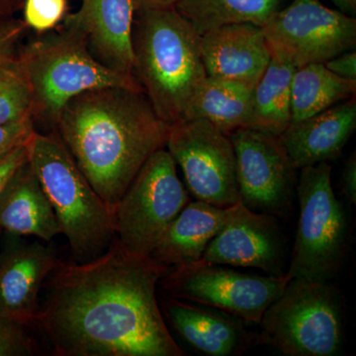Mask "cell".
<instances>
[{"label": "cell", "instance_id": "cell-37", "mask_svg": "<svg viewBox=\"0 0 356 356\" xmlns=\"http://www.w3.org/2000/svg\"><path fill=\"white\" fill-rule=\"evenodd\" d=\"M9 1H13V0H9Z\"/></svg>", "mask_w": 356, "mask_h": 356}, {"label": "cell", "instance_id": "cell-25", "mask_svg": "<svg viewBox=\"0 0 356 356\" xmlns=\"http://www.w3.org/2000/svg\"><path fill=\"white\" fill-rule=\"evenodd\" d=\"M33 118L31 88L16 58L0 65V125Z\"/></svg>", "mask_w": 356, "mask_h": 356}, {"label": "cell", "instance_id": "cell-36", "mask_svg": "<svg viewBox=\"0 0 356 356\" xmlns=\"http://www.w3.org/2000/svg\"><path fill=\"white\" fill-rule=\"evenodd\" d=\"M1 232H2V231H1V229H0V234H1Z\"/></svg>", "mask_w": 356, "mask_h": 356}, {"label": "cell", "instance_id": "cell-15", "mask_svg": "<svg viewBox=\"0 0 356 356\" xmlns=\"http://www.w3.org/2000/svg\"><path fill=\"white\" fill-rule=\"evenodd\" d=\"M60 261L53 248L40 242L7 248L0 257V316L24 325L34 323L44 282Z\"/></svg>", "mask_w": 356, "mask_h": 356}, {"label": "cell", "instance_id": "cell-5", "mask_svg": "<svg viewBox=\"0 0 356 356\" xmlns=\"http://www.w3.org/2000/svg\"><path fill=\"white\" fill-rule=\"evenodd\" d=\"M16 60L31 88L33 120L53 127L65 105L86 91L110 86L144 90L135 76L98 62L86 40L64 25L20 47Z\"/></svg>", "mask_w": 356, "mask_h": 356}, {"label": "cell", "instance_id": "cell-27", "mask_svg": "<svg viewBox=\"0 0 356 356\" xmlns=\"http://www.w3.org/2000/svg\"><path fill=\"white\" fill-rule=\"evenodd\" d=\"M26 327L0 316V356L36 355V344L26 331Z\"/></svg>", "mask_w": 356, "mask_h": 356}, {"label": "cell", "instance_id": "cell-19", "mask_svg": "<svg viewBox=\"0 0 356 356\" xmlns=\"http://www.w3.org/2000/svg\"><path fill=\"white\" fill-rule=\"evenodd\" d=\"M0 229L47 243L62 234L50 201L28 161L0 192Z\"/></svg>", "mask_w": 356, "mask_h": 356}, {"label": "cell", "instance_id": "cell-29", "mask_svg": "<svg viewBox=\"0 0 356 356\" xmlns=\"http://www.w3.org/2000/svg\"><path fill=\"white\" fill-rule=\"evenodd\" d=\"M35 131L33 118L9 125H0V161L16 147L25 145Z\"/></svg>", "mask_w": 356, "mask_h": 356}, {"label": "cell", "instance_id": "cell-34", "mask_svg": "<svg viewBox=\"0 0 356 356\" xmlns=\"http://www.w3.org/2000/svg\"><path fill=\"white\" fill-rule=\"evenodd\" d=\"M341 13L353 16L356 13V0H332Z\"/></svg>", "mask_w": 356, "mask_h": 356}, {"label": "cell", "instance_id": "cell-4", "mask_svg": "<svg viewBox=\"0 0 356 356\" xmlns=\"http://www.w3.org/2000/svg\"><path fill=\"white\" fill-rule=\"evenodd\" d=\"M25 146L28 163L69 242L72 261L97 259L116 238L113 211L89 184L57 132L35 131Z\"/></svg>", "mask_w": 356, "mask_h": 356}, {"label": "cell", "instance_id": "cell-8", "mask_svg": "<svg viewBox=\"0 0 356 356\" xmlns=\"http://www.w3.org/2000/svg\"><path fill=\"white\" fill-rule=\"evenodd\" d=\"M189 203L165 147L152 154L113 209L115 235L133 254L151 255L165 229Z\"/></svg>", "mask_w": 356, "mask_h": 356}, {"label": "cell", "instance_id": "cell-17", "mask_svg": "<svg viewBox=\"0 0 356 356\" xmlns=\"http://www.w3.org/2000/svg\"><path fill=\"white\" fill-rule=\"evenodd\" d=\"M159 305L173 329L204 355H241L257 339L242 320L217 309L172 297H166Z\"/></svg>", "mask_w": 356, "mask_h": 356}, {"label": "cell", "instance_id": "cell-30", "mask_svg": "<svg viewBox=\"0 0 356 356\" xmlns=\"http://www.w3.org/2000/svg\"><path fill=\"white\" fill-rule=\"evenodd\" d=\"M327 70L343 79L356 81V51H348L323 63Z\"/></svg>", "mask_w": 356, "mask_h": 356}, {"label": "cell", "instance_id": "cell-28", "mask_svg": "<svg viewBox=\"0 0 356 356\" xmlns=\"http://www.w3.org/2000/svg\"><path fill=\"white\" fill-rule=\"evenodd\" d=\"M27 26L24 21L0 17V65L17 57Z\"/></svg>", "mask_w": 356, "mask_h": 356}, {"label": "cell", "instance_id": "cell-7", "mask_svg": "<svg viewBox=\"0 0 356 356\" xmlns=\"http://www.w3.org/2000/svg\"><path fill=\"white\" fill-rule=\"evenodd\" d=\"M296 193L298 229L287 273L327 282L341 271L348 250V219L332 185L329 163L301 168Z\"/></svg>", "mask_w": 356, "mask_h": 356}, {"label": "cell", "instance_id": "cell-9", "mask_svg": "<svg viewBox=\"0 0 356 356\" xmlns=\"http://www.w3.org/2000/svg\"><path fill=\"white\" fill-rule=\"evenodd\" d=\"M290 280L287 273L254 275L199 261L170 268L159 285L168 297L217 309L245 325H259Z\"/></svg>", "mask_w": 356, "mask_h": 356}, {"label": "cell", "instance_id": "cell-32", "mask_svg": "<svg viewBox=\"0 0 356 356\" xmlns=\"http://www.w3.org/2000/svg\"><path fill=\"white\" fill-rule=\"evenodd\" d=\"M343 191L351 204H356V154L355 152L346 161L343 172Z\"/></svg>", "mask_w": 356, "mask_h": 356}, {"label": "cell", "instance_id": "cell-12", "mask_svg": "<svg viewBox=\"0 0 356 356\" xmlns=\"http://www.w3.org/2000/svg\"><path fill=\"white\" fill-rule=\"evenodd\" d=\"M235 149L240 201L248 209L288 217L296 191V168L280 136L252 128L229 134Z\"/></svg>", "mask_w": 356, "mask_h": 356}, {"label": "cell", "instance_id": "cell-18", "mask_svg": "<svg viewBox=\"0 0 356 356\" xmlns=\"http://www.w3.org/2000/svg\"><path fill=\"white\" fill-rule=\"evenodd\" d=\"M356 129L355 97L290 123L281 142L297 170L337 158Z\"/></svg>", "mask_w": 356, "mask_h": 356}, {"label": "cell", "instance_id": "cell-16", "mask_svg": "<svg viewBox=\"0 0 356 356\" xmlns=\"http://www.w3.org/2000/svg\"><path fill=\"white\" fill-rule=\"evenodd\" d=\"M207 76L254 88L271 58L264 30L250 23L222 26L200 36Z\"/></svg>", "mask_w": 356, "mask_h": 356}, {"label": "cell", "instance_id": "cell-31", "mask_svg": "<svg viewBox=\"0 0 356 356\" xmlns=\"http://www.w3.org/2000/svg\"><path fill=\"white\" fill-rule=\"evenodd\" d=\"M25 145L16 147L11 153L7 154L6 158L0 161V192L14 172L27 161V149Z\"/></svg>", "mask_w": 356, "mask_h": 356}, {"label": "cell", "instance_id": "cell-6", "mask_svg": "<svg viewBox=\"0 0 356 356\" xmlns=\"http://www.w3.org/2000/svg\"><path fill=\"white\" fill-rule=\"evenodd\" d=\"M259 325V343L283 355H337L344 341L343 298L329 281L292 278Z\"/></svg>", "mask_w": 356, "mask_h": 356}, {"label": "cell", "instance_id": "cell-11", "mask_svg": "<svg viewBox=\"0 0 356 356\" xmlns=\"http://www.w3.org/2000/svg\"><path fill=\"white\" fill-rule=\"evenodd\" d=\"M271 53L295 67L325 63L355 49L356 19L320 0H293L262 27Z\"/></svg>", "mask_w": 356, "mask_h": 356}, {"label": "cell", "instance_id": "cell-3", "mask_svg": "<svg viewBox=\"0 0 356 356\" xmlns=\"http://www.w3.org/2000/svg\"><path fill=\"white\" fill-rule=\"evenodd\" d=\"M135 76L168 126L184 121L207 77L200 36L175 7L137 11L133 25Z\"/></svg>", "mask_w": 356, "mask_h": 356}, {"label": "cell", "instance_id": "cell-24", "mask_svg": "<svg viewBox=\"0 0 356 356\" xmlns=\"http://www.w3.org/2000/svg\"><path fill=\"white\" fill-rule=\"evenodd\" d=\"M282 0H179L175 8L199 36L222 26L250 23L264 27Z\"/></svg>", "mask_w": 356, "mask_h": 356}, {"label": "cell", "instance_id": "cell-22", "mask_svg": "<svg viewBox=\"0 0 356 356\" xmlns=\"http://www.w3.org/2000/svg\"><path fill=\"white\" fill-rule=\"evenodd\" d=\"M296 67L271 53L264 74L252 90V128L280 136L291 123V86Z\"/></svg>", "mask_w": 356, "mask_h": 356}, {"label": "cell", "instance_id": "cell-1", "mask_svg": "<svg viewBox=\"0 0 356 356\" xmlns=\"http://www.w3.org/2000/svg\"><path fill=\"white\" fill-rule=\"evenodd\" d=\"M170 267L133 254L115 238L92 261H60L35 316L58 356H184L156 287Z\"/></svg>", "mask_w": 356, "mask_h": 356}, {"label": "cell", "instance_id": "cell-10", "mask_svg": "<svg viewBox=\"0 0 356 356\" xmlns=\"http://www.w3.org/2000/svg\"><path fill=\"white\" fill-rule=\"evenodd\" d=\"M165 147L197 200L220 208L240 201L229 134L203 119L184 120L170 126Z\"/></svg>", "mask_w": 356, "mask_h": 356}, {"label": "cell", "instance_id": "cell-13", "mask_svg": "<svg viewBox=\"0 0 356 356\" xmlns=\"http://www.w3.org/2000/svg\"><path fill=\"white\" fill-rule=\"evenodd\" d=\"M225 210L221 231L211 241L200 261L254 267L270 275L286 273L284 236L276 217L248 209L241 201Z\"/></svg>", "mask_w": 356, "mask_h": 356}, {"label": "cell", "instance_id": "cell-35", "mask_svg": "<svg viewBox=\"0 0 356 356\" xmlns=\"http://www.w3.org/2000/svg\"><path fill=\"white\" fill-rule=\"evenodd\" d=\"M11 1H9V0H0V11L3 9L4 6H6L7 4L10 3Z\"/></svg>", "mask_w": 356, "mask_h": 356}, {"label": "cell", "instance_id": "cell-14", "mask_svg": "<svg viewBox=\"0 0 356 356\" xmlns=\"http://www.w3.org/2000/svg\"><path fill=\"white\" fill-rule=\"evenodd\" d=\"M135 14L132 0H81L79 10L67 14L62 25L86 40L89 51L98 62L135 76L132 40Z\"/></svg>", "mask_w": 356, "mask_h": 356}, {"label": "cell", "instance_id": "cell-23", "mask_svg": "<svg viewBox=\"0 0 356 356\" xmlns=\"http://www.w3.org/2000/svg\"><path fill=\"white\" fill-rule=\"evenodd\" d=\"M356 81L343 79L322 63L297 67L291 86V123L305 120L355 97Z\"/></svg>", "mask_w": 356, "mask_h": 356}, {"label": "cell", "instance_id": "cell-33", "mask_svg": "<svg viewBox=\"0 0 356 356\" xmlns=\"http://www.w3.org/2000/svg\"><path fill=\"white\" fill-rule=\"evenodd\" d=\"M137 11L149 10V9L170 8L175 7L179 0H132Z\"/></svg>", "mask_w": 356, "mask_h": 356}, {"label": "cell", "instance_id": "cell-26", "mask_svg": "<svg viewBox=\"0 0 356 356\" xmlns=\"http://www.w3.org/2000/svg\"><path fill=\"white\" fill-rule=\"evenodd\" d=\"M67 10V0H24L23 21L27 28L44 34L62 24Z\"/></svg>", "mask_w": 356, "mask_h": 356}, {"label": "cell", "instance_id": "cell-2", "mask_svg": "<svg viewBox=\"0 0 356 356\" xmlns=\"http://www.w3.org/2000/svg\"><path fill=\"white\" fill-rule=\"evenodd\" d=\"M56 128L112 211L149 156L165 147L170 130L144 90L121 86L76 95L65 105Z\"/></svg>", "mask_w": 356, "mask_h": 356}, {"label": "cell", "instance_id": "cell-20", "mask_svg": "<svg viewBox=\"0 0 356 356\" xmlns=\"http://www.w3.org/2000/svg\"><path fill=\"white\" fill-rule=\"evenodd\" d=\"M225 219V208L199 200L189 202L165 229L151 257L170 268L200 261Z\"/></svg>", "mask_w": 356, "mask_h": 356}, {"label": "cell", "instance_id": "cell-21", "mask_svg": "<svg viewBox=\"0 0 356 356\" xmlns=\"http://www.w3.org/2000/svg\"><path fill=\"white\" fill-rule=\"evenodd\" d=\"M252 90L243 83L207 76L192 98L184 120L203 119L227 134L252 128Z\"/></svg>", "mask_w": 356, "mask_h": 356}]
</instances>
